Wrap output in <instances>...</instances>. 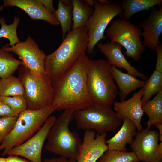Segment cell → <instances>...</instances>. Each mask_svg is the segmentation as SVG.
<instances>
[{"instance_id": "obj_1", "label": "cell", "mask_w": 162, "mask_h": 162, "mask_svg": "<svg viewBox=\"0 0 162 162\" xmlns=\"http://www.w3.org/2000/svg\"><path fill=\"white\" fill-rule=\"evenodd\" d=\"M91 61L86 54L84 55L65 73L52 82V105L56 110L70 108L76 111L84 109L94 103L87 84Z\"/></svg>"}, {"instance_id": "obj_2", "label": "cell", "mask_w": 162, "mask_h": 162, "mask_svg": "<svg viewBox=\"0 0 162 162\" xmlns=\"http://www.w3.org/2000/svg\"><path fill=\"white\" fill-rule=\"evenodd\" d=\"M88 43L87 30L86 26L72 29L55 51L46 55L44 72L52 82L65 73L86 54Z\"/></svg>"}, {"instance_id": "obj_3", "label": "cell", "mask_w": 162, "mask_h": 162, "mask_svg": "<svg viewBox=\"0 0 162 162\" xmlns=\"http://www.w3.org/2000/svg\"><path fill=\"white\" fill-rule=\"evenodd\" d=\"M74 111L67 109L56 119L47 135L45 148L61 156L76 160L82 141L76 131L69 128Z\"/></svg>"}, {"instance_id": "obj_4", "label": "cell", "mask_w": 162, "mask_h": 162, "mask_svg": "<svg viewBox=\"0 0 162 162\" xmlns=\"http://www.w3.org/2000/svg\"><path fill=\"white\" fill-rule=\"evenodd\" d=\"M111 66L107 60H91L87 81L88 90L94 103L110 107L118 93L111 72Z\"/></svg>"}, {"instance_id": "obj_5", "label": "cell", "mask_w": 162, "mask_h": 162, "mask_svg": "<svg viewBox=\"0 0 162 162\" xmlns=\"http://www.w3.org/2000/svg\"><path fill=\"white\" fill-rule=\"evenodd\" d=\"M18 70V78L24 88L27 109L39 110L52 105L53 98L52 82L45 72L34 74L23 65Z\"/></svg>"}, {"instance_id": "obj_6", "label": "cell", "mask_w": 162, "mask_h": 162, "mask_svg": "<svg viewBox=\"0 0 162 162\" xmlns=\"http://www.w3.org/2000/svg\"><path fill=\"white\" fill-rule=\"evenodd\" d=\"M55 110V107L52 105L39 110L27 109L19 114L12 131L0 145V150L4 149L2 156L7 154L13 147L21 145L32 137Z\"/></svg>"}, {"instance_id": "obj_7", "label": "cell", "mask_w": 162, "mask_h": 162, "mask_svg": "<svg viewBox=\"0 0 162 162\" xmlns=\"http://www.w3.org/2000/svg\"><path fill=\"white\" fill-rule=\"evenodd\" d=\"M77 128L85 131L92 130L101 134L116 129L122 121L111 107L93 103L73 114Z\"/></svg>"}, {"instance_id": "obj_8", "label": "cell", "mask_w": 162, "mask_h": 162, "mask_svg": "<svg viewBox=\"0 0 162 162\" xmlns=\"http://www.w3.org/2000/svg\"><path fill=\"white\" fill-rule=\"evenodd\" d=\"M141 29L134 23L122 19L113 21L106 32L110 42H115L126 49L125 55L135 61L140 58L145 47L141 40Z\"/></svg>"}, {"instance_id": "obj_9", "label": "cell", "mask_w": 162, "mask_h": 162, "mask_svg": "<svg viewBox=\"0 0 162 162\" xmlns=\"http://www.w3.org/2000/svg\"><path fill=\"white\" fill-rule=\"evenodd\" d=\"M123 11L121 3L117 2L102 4L96 0L93 13L86 26L88 37V53L93 52L98 42L106 38L104 33L107 26L115 16Z\"/></svg>"}, {"instance_id": "obj_10", "label": "cell", "mask_w": 162, "mask_h": 162, "mask_svg": "<svg viewBox=\"0 0 162 162\" xmlns=\"http://www.w3.org/2000/svg\"><path fill=\"white\" fill-rule=\"evenodd\" d=\"M2 48L18 56L23 65L32 73L40 74L44 72V63L46 55L30 36H28L25 41H20L12 46L5 45Z\"/></svg>"}, {"instance_id": "obj_11", "label": "cell", "mask_w": 162, "mask_h": 162, "mask_svg": "<svg viewBox=\"0 0 162 162\" xmlns=\"http://www.w3.org/2000/svg\"><path fill=\"white\" fill-rule=\"evenodd\" d=\"M56 119L54 116H50L35 135L21 145L13 147L7 154L22 156L31 162H42L43 145Z\"/></svg>"}, {"instance_id": "obj_12", "label": "cell", "mask_w": 162, "mask_h": 162, "mask_svg": "<svg viewBox=\"0 0 162 162\" xmlns=\"http://www.w3.org/2000/svg\"><path fill=\"white\" fill-rule=\"evenodd\" d=\"M158 132L146 128L137 131L130 146L140 161L162 162V157L157 152Z\"/></svg>"}, {"instance_id": "obj_13", "label": "cell", "mask_w": 162, "mask_h": 162, "mask_svg": "<svg viewBox=\"0 0 162 162\" xmlns=\"http://www.w3.org/2000/svg\"><path fill=\"white\" fill-rule=\"evenodd\" d=\"M106 135V133L96 134L92 130L85 131L76 162H96L108 149Z\"/></svg>"}, {"instance_id": "obj_14", "label": "cell", "mask_w": 162, "mask_h": 162, "mask_svg": "<svg viewBox=\"0 0 162 162\" xmlns=\"http://www.w3.org/2000/svg\"><path fill=\"white\" fill-rule=\"evenodd\" d=\"M142 88L134 94L129 99L113 103L114 111L122 121L125 118L132 121L135 124L138 131L143 129L141 123L142 118L144 114L142 108L141 99L143 95Z\"/></svg>"}, {"instance_id": "obj_15", "label": "cell", "mask_w": 162, "mask_h": 162, "mask_svg": "<svg viewBox=\"0 0 162 162\" xmlns=\"http://www.w3.org/2000/svg\"><path fill=\"white\" fill-rule=\"evenodd\" d=\"M100 52L106 58L107 61L111 66L117 68L124 69L128 74L136 77L146 80L147 76L139 71L126 60L122 53V46L115 42H107L106 43H100L97 44Z\"/></svg>"}, {"instance_id": "obj_16", "label": "cell", "mask_w": 162, "mask_h": 162, "mask_svg": "<svg viewBox=\"0 0 162 162\" xmlns=\"http://www.w3.org/2000/svg\"><path fill=\"white\" fill-rule=\"evenodd\" d=\"M158 10L152 8L148 16L139 25L143 30L141 36L143 37L144 46L155 50L160 43L159 38L162 32V7Z\"/></svg>"}, {"instance_id": "obj_17", "label": "cell", "mask_w": 162, "mask_h": 162, "mask_svg": "<svg viewBox=\"0 0 162 162\" xmlns=\"http://www.w3.org/2000/svg\"><path fill=\"white\" fill-rule=\"evenodd\" d=\"M4 6L16 7L23 10L33 20H43L54 26L59 24L39 0H4Z\"/></svg>"}, {"instance_id": "obj_18", "label": "cell", "mask_w": 162, "mask_h": 162, "mask_svg": "<svg viewBox=\"0 0 162 162\" xmlns=\"http://www.w3.org/2000/svg\"><path fill=\"white\" fill-rule=\"evenodd\" d=\"M121 128L113 136L106 140L109 150L128 151L126 145L130 144L137 132L134 123L127 118H124Z\"/></svg>"}, {"instance_id": "obj_19", "label": "cell", "mask_w": 162, "mask_h": 162, "mask_svg": "<svg viewBox=\"0 0 162 162\" xmlns=\"http://www.w3.org/2000/svg\"><path fill=\"white\" fill-rule=\"evenodd\" d=\"M111 74L120 91L121 101L125 100L128 95L136 89L142 88L146 80H140L128 74H126L113 66L110 67Z\"/></svg>"}, {"instance_id": "obj_20", "label": "cell", "mask_w": 162, "mask_h": 162, "mask_svg": "<svg viewBox=\"0 0 162 162\" xmlns=\"http://www.w3.org/2000/svg\"><path fill=\"white\" fill-rule=\"evenodd\" d=\"M162 0H126L121 3L123 11L121 19L128 20L134 14L144 10L148 11L156 5L161 6Z\"/></svg>"}, {"instance_id": "obj_21", "label": "cell", "mask_w": 162, "mask_h": 162, "mask_svg": "<svg viewBox=\"0 0 162 162\" xmlns=\"http://www.w3.org/2000/svg\"><path fill=\"white\" fill-rule=\"evenodd\" d=\"M142 108L148 117L147 128H150L153 125L162 123V90L142 106Z\"/></svg>"}, {"instance_id": "obj_22", "label": "cell", "mask_w": 162, "mask_h": 162, "mask_svg": "<svg viewBox=\"0 0 162 162\" xmlns=\"http://www.w3.org/2000/svg\"><path fill=\"white\" fill-rule=\"evenodd\" d=\"M72 30L86 26L94 10L85 1L72 0Z\"/></svg>"}, {"instance_id": "obj_23", "label": "cell", "mask_w": 162, "mask_h": 162, "mask_svg": "<svg viewBox=\"0 0 162 162\" xmlns=\"http://www.w3.org/2000/svg\"><path fill=\"white\" fill-rule=\"evenodd\" d=\"M56 17L61 25L63 40L70 31L72 25V0H59L56 10Z\"/></svg>"}, {"instance_id": "obj_24", "label": "cell", "mask_w": 162, "mask_h": 162, "mask_svg": "<svg viewBox=\"0 0 162 162\" xmlns=\"http://www.w3.org/2000/svg\"><path fill=\"white\" fill-rule=\"evenodd\" d=\"M22 62L15 58L10 52L0 47V78L4 79L13 75Z\"/></svg>"}, {"instance_id": "obj_25", "label": "cell", "mask_w": 162, "mask_h": 162, "mask_svg": "<svg viewBox=\"0 0 162 162\" xmlns=\"http://www.w3.org/2000/svg\"><path fill=\"white\" fill-rule=\"evenodd\" d=\"M142 88V106L149 100L153 95L162 90V73L155 70L146 80Z\"/></svg>"}, {"instance_id": "obj_26", "label": "cell", "mask_w": 162, "mask_h": 162, "mask_svg": "<svg viewBox=\"0 0 162 162\" xmlns=\"http://www.w3.org/2000/svg\"><path fill=\"white\" fill-rule=\"evenodd\" d=\"M24 90L18 78L13 75L4 79H0V96H11L24 95Z\"/></svg>"}, {"instance_id": "obj_27", "label": "cell", "mask_w": 162, "mask_h": 162, "mask_svg": "<svg viewBox=\"0 0 162 162\" xmlns=\"http://www.w3.org/2000/svg\"><path fill=\"white\" fill-rule=\"evenodd\" d=\"M133 152L108 149L98 160L97 162H140Z\"/></svg>"}, {"instance_id": "obj_28", "label": "cell", "mask_w": 162, "mask_h": 162, "mask_svg": "<svg viewBox=\"0 0 162 162\" xmlns=\"http://www.w3.org/2000/svg\"><path fill=\"white\" fill-rule=\"evenodd\" d=\"M20 18L15 16L13 23L8 25L3 17L0 18V38H5L9 40L10 43L6 46H12L20 42L17 34V28L20 22Z\"/></svg>"}, {"instance_id": "obj_29", "label": "cell", "mask_w": 162, "mask_h": 162, "mask_svg": "<svg viewBox=\"0 0 162 162\" xmlns=\"http://www.w3.org/2000/svg\"><path fill=\"white\" fill-rule=\"evenodd\" d=\"M0 100L6 104L12 111L17 114L27 109V102L24 95L0 96Z\"/></svg>"}, {"instance_id": "obj_30", "label": "cell", "mask_w": 162, "mask_h": 162, "mask_svg": "<svg viewBox=\"0 0 162 162\" xmlns=\"http://www.w3.org/2000/svg\"><path fill=\"white\" fill-rule=\"evenodd\" d=\"M18 116L0 117V144L12 131Z\"/></svg>"}, {"instance_id": "obj_31", "label": "cell", "mask_w": 162, "mask_h": 162, "mask_svg": "<svg viewBox=\"0 0 162 162\" xmlns=\"http://www.w3.org/2000/svg\"><path fill=\"white\" fill-rule=\"evenodd\" d=\"M5 103L0 100V117L15 116L18 115Z\"/></svg>"}, {"instance_id": "obj_32", "label": "cell", "mask_w": 162, "mask_h": 162, "mask_svg": "<svg viewBox=\"0 0 162 162\" xmlns=\"http://www.w3.org/2000/svg\"><path fill=\"white\" fill-rule=\"evenodd\" d=\"M157 54L156 70L162 73V45L160 43L155 50Z\"/></svg>"}, {"instance_id": "obj_33", "label": "cell", "mask_w": 162, "mask_h": 162, "mask_svg": "<svg viewBox=\"0 0 162 162\" xmlns=\"http://www.w3.org/2000/svg\"><path fill=\"white\" fill-rule=\"evenodd\" d=\"M39 1L51 14L56 17V10L53 6V0H39Z\"/></svg>"}, {"instance_id": "obj_34", "label": "cell", "mask_w": 162, "mask_h": 162, "mask_svg": "<svg viewBox=\"0 0 162 162\" xmlns=\"http://www.w3.org/2000/svg\"><path fill=\"white\" fill-rule=\"evenodd\" d=\"M44 162H76V160L72 159H67L62 156L57 158L46 159Z\"/></svg>"}, {"instance_id": "obj_35", "label": "cell", "mask_w": 162, "mask_h": 162, "mask_svg": "<svg viewBox=\"0 0 162 162\" xmlns=\"http://www.w3.org/2000/svg\"><path fill=\"white\" fill-rule=\"evenodd\" d=\"M6 158L7 162H31L29 160L16 155H9V156Z\"/></svg>"}, {"instance_id": "obj_36", "label": "cell", "mask_w": 162, "mask_h": 162, "mask_svg": "<svg viewBox=\"0 0 162 162\" xmlns=\"http://www.w3.org/2000/svg\"><path fill=\"white\" fill-rule=\"evenodd\" d=\"M154 125L156 127L158 130L159 135V140L162 142V123L156 124Z\"/></svg>"}, {"instance_id": "obj_37", "label": "cell", "mask_w": 162, "mask_h": 162, "mask_svg": "<svg viewBox=\"0 0 162 162\" xmlns=\"http://www.w3.org/2000/svg\"><path fill=\"white\" fill-rule=\"evenodd\" d=\"M86 2L90 7H94L96 0H85Z\"/></svg>"}, {"instance_id": "obj_38", "label": "cell", "mask_w": 162, "mask_h": 162, "mask_svg": "<svg viewBox=\"0 0 162 162\" xmlns=\"http://www.w3.org/2000/svg\"><path fill=\"white\" fill-rule=\"evenodd\" d=\"M98 1L102 4H105L109 3L110 2L107 0H98Z\"/></svg>"}, {"instance_id": "obj_39", "label": "cell", "mask_w": 162, "mask_h": 162, "mask_svg": "<svg viewBox=\"0 0 162 162\" xmlns=\"http://www.w3.org/2000/svg\"><path fill=\"white\" fill-rule=\"evenodd\" d=\"M0 162H7L6 158L0 157Z\"/></svg>"}, {"instance_id": "obj_40", "label": "cell", "mask_w": 162, "mask_h": 162, "mask_svg": "<svg viewBox=\"0 0 162 162\" xmlns=\"http://www.w3.org/2000/svg\"><path fill=\"white\" fill-rule=\"evenodd\" d=\"M4 6L3 5H1L0 6V11L2 10L3 8H4Z\"/></svg>"}]
</instances>
